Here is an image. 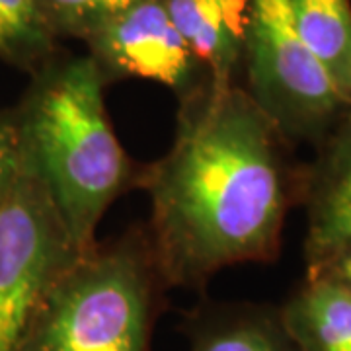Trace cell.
Here are the masks:
<instances>
[{
  "label": "cell",
  "instance_id": "6da1fadb",
  "mask_svg": "<svg viewBox=\"0 0 351 351\" xmlns=\"http://www.w3.org/2000/svg\"><path fill=\"white\" fill-rule=\"evenodd\" d=\"M302 166L242 84L178 104L172 147L147 164V232L166 289L203 291L239 263L274 262L301 203Z\"/></svg>",
  "mask_w": 351,
  "mask_h": 351
},
{
  "label": "cell",
  "instance_id": "7a4b0ae2",
  "mask_svg": "<svg viewBox=\"0 0 351 351\" xmlns=\"http://www.w3.org/2000/svg\"><path fill=\"white\" fill-rule=\"evenodd\" d=\"M90 55L59 51L29 75L14 113L25 156L49 188L76 248L92 250L112 203L143 188L147 164L121 147Z\"/></svg>",
  "mask_w": 351,
  "mask_h": 351
},
{
  "label": "cell",
  "instance_id": "3957f363",
  "mask_svg": "<svg viewBox=\"0 0 351 351\" xmlns=\"http://www.w3.org/2000/svg\"><path fill=\"white\" fill-rule=\"evenodd\" d=\"M166 291L147 226H133L57 277L14 351H151Z\"/></svg>",
  "mask_w": 351,
  "mask_h": 351
},
{
  "label": "cell",
  "instance_id": "277c9868",
  "mask_svg": "<svg viewBox=\"0 0 351 351\" xmlns=\"http://www.w3.org/2000/svg\"><path fill=\"white\" fill-rule=\"evenodd\" d=\"M240 78L291 147L320 145L350 110L297 34L287 0L250 2Z\"/></svg>",
  "mask_w": 351,
  "mask_h": 351
},
{
  "label": "cell",
  "instance_id": "5b68a950",
  "mask_svg": "<svg viewBox=\"0 0 351 351\" xmlns=\"http://www.w3.org/2000/svg\"><path fill=\"white\" fill-rule=\"evenodd\" d=\"M80 254L49 188L24 152L0 203V351L18 348L51 285Z\"/></svg>",
  "mask_w": 351,
  "mask_h": 351
},
{
  "label": "cell",
  "instance_id": "8992f818",
  "mask_svg": "<svg viewBox=\"0 0 351 351\" xmlns=\"http://www.w3.org/2000/svg\"><path fill=\"white\" fill-rule=\"evenodd\" d=\"M88 55L106 84L125 78L151 80L186 101L213 86L170 20L164 0H138L112 16L86 39Z\"/></svg>",
  "mask_w": 351,
  "mask_h": 351
},
{
  "label": "cell",
  "instance_id": "52a82bcc",
  "mask_svg": "<svg viewBox=\"0 0 351 351\" xmlns=\"http://www.w3.org/2000/svg\"><path fill=\"white\" fill-rule=\"evenodd\" d=\"M302 166L301 203L306 209V267L351 242V108Z\"/></svg>",
  "mask_w": 351,
  "mask_h": 351
},
{
  "label": "cell",
  "instance_id": "ba28073f",
  "mask_svg": "<svg viewBox=\"0 0 351 351\" xmlns=\"http://www.w3.org/2000/svg\"><path fill=\"white\" fill-rule=\"evenodd\" d=\"M252 0H164L170 20L211 76L213 88L240 84Z\"/></svg>",
  "mask_w": 351,
  "mask_h": 351
},
{
  "label": "cell",
  "instance_id": "9c48e42d",
  "mask_svg": "<svg viewBox=\"0 0 351 351\" xmlns=\"http://www.w3.org/2000/svg\"><path fill=\"white\" fill-rule=\"evenodd\" d=\"M189 351H301L281 322L279 306L203 302L186 316Z\"/></svg>",
  "mask_w": 351,
  "mask_h": 351
},
{
  "label": "cell",
  "instance_id": "30bf717a",
  "mask_svg": "<svg viewBox=\"0 0 351 351\" xmlns=\"http://www.w3.org/2000/svg\"><path fill=\"white\" fill-rule=\"evenodd\" d=\"M281 322L301 351H351V287L304 277L283 306Z\"/></svg>",
  "mask_w": 351,
  "mask_h": 351
},
{
  "label": "cell",
  "instance_id": "8fae6325",
  "mask_svg": "<svg viewBox=\"0 0 351 351\" xmlns=\"http://www.w3.org/2000/svg\"><path fill=\"white\" fill-rule=\"evenodd\" d=\"M302 43L351 108V0H287Z\"/></svg>",
  "mask_w": 351,
  "mask_h": 351
},
{
  "label": "cell",
  "instance_id": "7c38bea8",
  "mask_svg": "<svg viewBox=\"0 0 351 351\" xmlns=\"http://www.w3.org/2000/svg\"><path fill=\"white\" fill-rule=\"evenodd\" d=\"M39 0H0V61L34 75L59 53Z\"/></svg>",
  "mask_w": 351,
  "mask_h": 351
},
{
  "label": "cell",
  "instance_id": "4fadbf2b",
  "mask_svg": "<svg viewBox=\"0 0 351 351\" xmlns=\"http://www.w3.org/2000/svg\"><path fill=\"white\" fill-rule=\"evenodd\" d=\"M138 0H39L57 39H84L112 16Z\"/></svg>",
  "mask_w": 351,
  "mask_h": 351
},
{
  "label": "cell",
  "instance_id": "5bb4252c",
  "mask_svg": "<svg viewBox=\"0 0 351 351\" xmlns=\"http://www.w3.org/2000/svg\"><path fill=\"white\" fill-rule=\"evenodd\" d=\"M24 149L14 108L0 110V203L12 188L22 168Z\"/></svg>",
  "mask_w": 351,
  "mask_h": 351
},
{
  "label": "cell",
  "instance_id": "9a60e30c",
  "mask_svg": "<svg viewBox=\"0 0 351 351\" xmlns=\"http://www.w3.org/2000/svg\"><path fill=\"white\" fill-rule=\"evenodd\" d=\"M306 277H326L351 287V242L328 256L326 260L308 265Z\"/></svg>",
  "mask_w": 351,
  "mask_h": 351
}]
</instances>
